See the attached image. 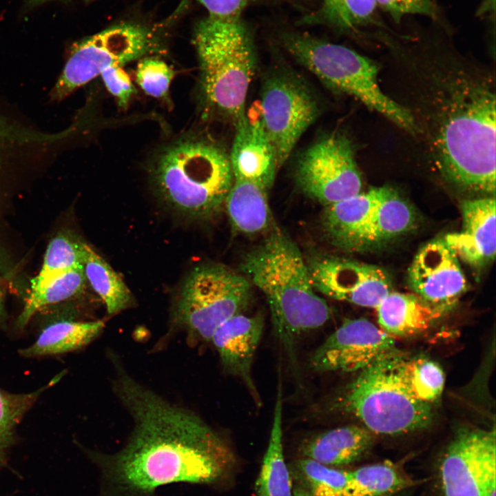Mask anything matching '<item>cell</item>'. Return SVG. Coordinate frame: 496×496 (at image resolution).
Here are the masks:
<instances>
[{
    "mask_svg": "<svg viewBox=\"0 0 496 496\" xmlns=\"http://www.w3.org/2000/svg\"><path fill=\"white\" fill-rule=\"evenodd\" d=\"M260 105V116L280 167L319 116L320 101L303 78L284 68L265 77Z\"/></svg>",
    "mask_w": 496,
    "mask_h": 496,
    "instance_id": "obj_9",
    "label": "cell"
},
{
    "mask_svg": "<svg viewBox=\"0 0 496 496\" xmlns=\"http://www.w3.org/2000/svg\"><path fill=\"white\" fill-rule=\"evenodd\" d=\"M376 6L387 13L395 23L406 15H422L434 23L448 28L434 0H375Z\"/></svg>",
    "mask_w": 496,
    "mask_h": 496,
    "instance_id": "obj_35",
    "label": "cell"
},
{
    "mask_svg": "<svg viewBox=\"0 0 496 496\" xmlns=\"http://www.w3.org/2000/svg\"><path fill=\"white\" fill-rule=\"evenodd\" d=\"M495 482H493L488 488L485 496H495Z\"/></svg>",
    "mask_w": 496,
    "mask_h": 496,
    "instance_id": "obj_39",
    "label": "cell"
},
{
    "mask_svg": "<svg viewBox=\"0 0 496 496\" xmlns=\"http://www.w3.org/2000/svg\"><path fill=\"white\" fill-rule=\"evenodd\" d=\"M174 71L165 62L155 58H145L138 63L136 81L145 94L155 98L167 95Z\"/></svg>",
    "mask_w": 496,
    "mask_h": 496,
    "instance_id": "obj_34",
    "label": "cell"
},
{
    "mask_svg": "<svg viewBox=\"0 0 496 496\" xmlns=\"http://www.w3.org/2000/svg\"><path fill=\"white\" fill-rule=\"evenodd\" d=\"M282 43L296 61L327 86L355 97L403 129H415L410 112L382 91L378 66L369 58L303 33H287Z\"/></svg>",
    "mask_w": 496,
    "mask_h": 496,
    "instance_id": "obj_7",
    "label": "cell"
},
{
    "mask_svg": "<svg viewBox=\"0 0 496 496\" xmlns=\"http://www.w3.org/2000/svg\"><path fill=\"white\" fill-rule=\"evenodd\" d=\"M375 309L380 328L393 338L422 333L447 311L415 293L393 291L387 294Z\"/></svg>",
    "mask_w": 496,
    "mask_h": 496,
    "instance_id": "obj_19",
    "label": "cell"
},
{
    "mask_svg": "<svg viewBox=\"0 0 496 496\" xmlns=\"http://www.w3.org/2000/svg\"><path fill=\"white\" fill-rule=\"evenodd\" d=\"M399 353L395 349L362 369L335 396L331 408L356 417L372 433L395 435L428 425L430 404L415 398L397 375Z\"/></svg>",
    "mask_w": 496,
    "mask_h": 496,
    "instance_id": "obj_6",
    "label": "cell"
},
{
    "mask_svg": "<svg viewBox=\"0 0 496 496\" xmlns=\"http://www.w3.org/2000/svg\"><path fill=\"white\" fill-rule=\"evenodd\" d=\"M288 467L293 496H351L349 471L305 457Z\"/></svg>",
    "mask_w": 496,
    "mask_h": 496,
    "instance_id": "obj_25",
    "label": "cell"
},
{
    "mask_svg": "<svg viewBox=\"0 0 496 496\" xmlns=\"http://www.w3.org/2000/svg\"><path fill=\"white\" fill-rule=\"evenodd\" d=\"M26 159L23 133L15 122L0 114V172Z\"/></svg>",
    "mask_w": 496,
    "mask_h": 496,
    "instance_id": "obj_36",
    "label": "cell"
},
{
    "mask_svg": "<svg viewBox=\"0 0 496 496\" xmlns=\"http://www.w3.org/2000/svg\"><path fill=\"white\" fill-rule=\"evenodd\" d=\"M235 125L229 155L234 178L253 183L267 191L279 167L260 116L254 119L245 114Z\"/></svg>",
    "mask_w": 496,
    "mask_h": 496,
    "instance_id": "obj_17",
    "label": "cell"
},
{
    "mask_svg": "<svg viewBox=\"0 0 496 496\" xmlns=\"http://www.w3.org/2000/svg\"><path fill=\"white\" fill-rule=\"evenodd\" d=\"M204 96L216 110L236 123L245 114V102L256 68L254 41L241 19L207 17L196 29Z\"/></svg>",
    "mask_w": 496,
    "mask_h": 496,
    "instance_id": "obj_5",
    "label": "cell"
},
{
    "mask_svg": "<svg viewBox=\"0 0 496 496\" xmlns=\"http://www.w3.org/2000/svg\"><path fill=\"white\" fill-rule=\"evenodd\" d=\"M240 268L265 296L276 336L293 362L298 339L323 326L331 314L326 300L315 292L298 247L275 229L244 256Z\"/></svg>",
    "mask_w": 496,
    "mask_h": 496,
    "instance_id": "obj_2",
    "label": "cell"
},
{
    "mask_svg": "<svg viewBox=\"0 0 496 496\" xmlns=\"http://www.w3.org/2000/svg\"><path fill=\"white\" fill-rule=\"evenodd\" d=\"M377 9L375 0H322L319 8L302 21L346 32L386 26L378 17Z\"/></svg>",
    "mask_w": 496,
    "mask_h": 496,
    "instance_id": "obj_27",
    "label": "cell"
},
{
    "mask_svg": "<svg viewBox=\"0 0 496 496\" xmlns=\"http://www.w3.org/2000/svg\"><path fill=\"white\" fill-rule=\"evenodd\" d=\"M267 193L253 183L234 179L225 205L235 230L254 234L268 227L271 213Z\"/></svg>",
    "mask_w": 496,
    "mask_h": 496,
    "instance_id": "obj_24",
    "label": "cell"
},
{
    "mask_svg": "<svg viewBox=\"0 0 496 496\" xmlns=\"http://www.w3.org/2000/svg\"><path fill=\"white\" fill-rule=\"evenodd\" d=\"M1 290H0V309H1Z\"/></svg>",
    "mask_w": 496,
    "mask_h": 496,
    "instance_id": "obj_41",
    "label": "cell"
},
{
    "mask_svg": "<svg viewBox=\"0 0 496 496\" xmlns=\"http://www.w3.org/2000/svg\"><path fill=\"white\" fill-rule=\"evenodd\" d=\"M442 496H485L496 480L495 430L459 431L438 467Z\"/></svg>",
    "mask_w": 496,
    "mask_h": 496,
    "instance_id": "obj_12",
    "label": "cell"
},
{
    "mask_svg": "<svg viewBox=\"0 0 496 496\" xmlns=\"http://www.w3.org/2000/svg\"><path fill=\"white\" fill-rule=\"evenodd\" d=\"M316 291L332 299L376 309L391 291L389 274L382 267L331 256L307 262Z\"/></svg>",
    "mask_w": 496,
    "mask_h": 496,
    "instance_id": "obj_13",
    "label": "cell"
},
{
    "mask_svg": "<svg viewBox=\"0 0 496 496\" xmlns=\"http://www.w3.org/2000/svg\"><path fill=\"white\" fill-rule=\"evenodd\" d=\"M282 397L278 386L268 446L256 482L257 496H293L282 444Z\"/></svg>",
    "mask_w": 496,
    "mask_h": 496,
    "instance_id": "obj_23",
    "label": "cell"
},
{
    "mask_svg": "<svg viewBox=\"0 0 496 496\" xmlns=\"http://www.w3.org/2000/svg\"><path fill=\"white\" fill-rule=\"evenodd\" d=\"M114 386L133 421L114 453L89 451L100 472L99 496H156L172 484L223 487L236 468L227 440L197 414L143 386L121 366Z\"/></svg>",
    "mask_w": 496,
    "mask_h": 496,
    "instance_id": "obj_1",
    "label": "cell"
},
{
    "mask_svg": "<svg viewBox=\"0 0 496 496\" xmlns=\"http://www.w3.org/2000/svg\"><path fill=\"white\" fill-rule=\"evenodd\" d=\"M372 441V433L364 426L347 425L309 437L299 451L301 457L340 468L359 460Z\"/></svg>",
    "mask_w": 496,
    "mask_h": 496,
    "instance_id": "obj_21",
    "label": "cell"
},
{
    "mask_svg": "<svg viewBox=\"0 0 496 496\" xmlns=\"http://www.w3.org/2000/svg\"><path fill=\"white\" fill-rule=\"evenodd\" d=\"M100 75L107 90L117 99L119 105L125 107L135 92V87L122 66H110Z\"/></svg>",
    "mask_w": 496,
    "mask_h": 496,
    "instance_id": "obj_37",
    "label": "cell"
},
{
    "mask_svg": "<svg viewBox=\"0 0 496 496\" xmlns=\"http://www.w3.org/2000/svg\"><path fill=\"white\" fill-rule=\"evenodd\" d=\"M390 188L380 187L360 192L325 207L322 216V226L330 243L347 251Z\"/></svg>",
    "mask_w": 496,
    "mask_h": 496,
    "instance_id": "obj_20",
    "label": "cell"
},
{
    "mask_svg": "<svg viewBox=\"0 0 496 496\" xmlns=\"http://www.w3.org/2000/svg\"><path fill=\"white\" fill-rule=\"evenodd\" d=\"M462 227L444 239L458 258L474 268L493 261L496 251L495 196L468 199L461 204Z\"/></svg>",
    "mask_w": 496,
    "mask_h": 496,
    "instance_id": "obj_18",
    "label": "cell"
},
{
    "mask_svg": "<svg viewBox=\"0 0 496 496\" xmlns=\"http://www.w3.org/2000/svg\"><path fill=\"white\" fill-rule=\"evenodd\" d=\"M349 473L351 496H391L411 484L402 471L389 462L362 466Z\"/></svg>",
    "mask_w": 496,
    "mask_h": 496,
    "instance_id": "obj_31",
    "label": "cell"
},
{
    "mask_svg": "<svg viewBox=\"0 0 496 496\" xmlns=\"http://www.w3.org/2000/svg\"><path fill=\"white\" fill-rule=\"evenodd\" d=\"M86 280L105 304L109 316L116 314L133 302L131 291L111 266L90 245L82 242Z\"/></svg>",
    "mask_w": 496,
    "mask_h": 496,
    "instance_id": "obj_28",
    "label": "cell"
},
{
    "mask_svg": "<svg viewBox=\"0 0 496 496\" xmlns=\"http://www.w3.org/2000/svg\"><path fill=\"white\" fill-rule=\"evenodd\" d=\"M251 287L245 276L222 265L197 266L180 287L173 320L192 336L210 342L223 322L246 308Z\"/></svg>",
    "mask_w": 496,
    "mask_h": 496,
    "instance_id": "obj_8",
    "label": "cell"
},
{
    "mask_svg": "<svg viewBox=\"0 0 496 496\" xmlns=\"http://www.w3.org/2000/svg\"><path fill=\"white\" fill-rule=\"evenodd\" d=\"M207 10L208 17L217 19H241V14L249 5L263 0H198Z\"/></svg>",
    "mask_w": 496,
    "mask_h": 496,
    "instance_id": "obj_38",
    "label": "cell"
},
{
    "mask_svg": "<svg viewBox=\"0 0 496 496\" xmlns=\"http://www.w3.org/2000/svg\"><path fill=\"white\" fill-rule=\"evenodd\" d=\"M154 176L165 203L194 219L218 212L234 180L229 155L213 143L198 141L182 142L166 149Z\"/></svg>",
    "mask_w": 496,
    "mask_h": 496,
    "instance_id": "obj_4",
    "label": "cell"
},
{
    "mask_svg": "<svg viewBox=\"0 0 496 496\" xmlns=\"http://www.w3.org/2000/svg\"><path fill=\"white\" fill-rule=\"evenodd\" d=\"M396 371L411 394L422 402L430 404L443 391L444 373L437 364L430 360L421 358L407 359L399 353Z\"/></svg>",
    "mask_w": 496,
    "mask_h": 496,
    "instance_id": "obj_29",
    "label": "cell"
},
{
    "mask_svg": "<svg viewBox=\"0 0 496 496\" xmlns=\"http://www.w3.org/2000/svg\"><path fill=\"white\" fill-rule=\"evenodd\" d=\"M451 105L437 143L446 179L468 192H495V96L488 89L467 90Z\"/></svg>",
    "mask_w": 496,
    "mask_h": 496,
    "instance_id": "obj_3",
    "label": "cell"
},
{
    "mask_svg": "<svg viewBox=\"0 0 496 496\" xmlns=\"http://www.w3.org/2000/svg\"><path fill=\"white\" fill-rule=\"evenodd\" d=\"M60 378V375L54 378L45 386L30 393L12 394L0 389V458L10 444L14 430L24 414L39 395Z\"/></svg>",
    "mask_w": 496,
    "mask_h": 496,
    "instance_id": "obj_33",
    "label": "cell"
},
{
    "mask_svg": "<svg viewBox=\"0 0 496 496\" xmlns=\"http://www.w3.org/2000/svg\"><path fill=\"white\" fill-rule=\"evenodd\" d=\"M416 214L411 205L390 188L347 251H363L380 246L409 231Z\"/></svg>",
    "mask_w": 496,
    "mask_h": 496,
    "instance_id": "obj_22",
    "label": "cell"
},
{
    "mask_svg": "<svg viewBox=\"0 0 496 496\" xmlns=\"http://www.w3.org/2000/svg\"><path fill=\"white\" fill-rule=\"evenodd\" d=\"M45 1H47V0H30V1L33 3H37L43 2Z\"/></svg>",
    "mask_w": 496,
    "mask_h": 496,
    "instance_id": "obj_40",
    "label": "cell"
},
{
    "mask_svg": "<svg viewBox=\"0 0 496 496\" xmlns=\"http://www.w3.org/2000/svg\"><path fill=\"white\" fill-rule=\"evenodd\" d=\"M86 280L82 265L62 273L37 289L31 291L23 311L17 318V327H25L42 307L68 300L81 293L85 288Z\"/></svg>",
    "mask_w": 496,
    "mask_h": 496,
    "instance_id": "obj_30",
    "label": "cell"
},
{
    "mask_svg": "<svg viewBox=\"0 0 496 496\" xmlns=\"http://www.w3.org/2000/svg\"><path fill=\"white\" fill-rule=\"evenodd\" d=\"M407 277L414 293L446 309L467 288L459 258L444 238L431 240L418 251Z\"/></svg>",
    "mask_w": 496,
    "mask_h": 496,
    "instance_id": "obj_15",
    "label": "cell"
},
{
    "mask_svg": "<svg viewBox=\"0 0 496 496\" xmlns=\"http://www.w3.org/2000/svg\"><path fill=\"white\" fill-rule=\"evenodd\" d=\"M101 320L79 322L60 320L45 327L33 344L20 351L27 358L56 355L79 349L92 342L101 332Z\"/></svg>",
    "mask_w": 496,
    "mask_h": 496,
    "instance_id": "obj_26",
    "label": "cell"
},
{
    "mask_svg": "<svg viewBox=\"0 0 496 496\" xmlns=\"http://www.w3.org/2000/svg\"><path fill=\"white\" fill-rule=\"evenodd\" d=\"M263 327L260 314H236L215 331L210 341L226 373L240 379L258 405L260 397L251 376V366Z\"/></svg>",
    "mask_w": 496,
    "mask_h": 496,
    "instance_id": "obj_16",
    "label": "cell"
},
{
    "mask_svg": "<svg viewBox=\"0 0 496 496\" xmlns=\"http://www.w3.org/2000/svg\"><path fill=\"white\" fill-rule=\"evenodd\" d=\"M293 176L301 192L324 207L353 196L362 189L352 145L338 133L304 149L297 158Z\"/></svg>",
    "mask_w": 496,
    "mask_h": 496,
    "instance_id": "obj_11",
    "label": "cell"
},
{
    "mask_svg": "<svg viewBox=\"0 0 496 496\" xmlns=\"http://www.w3.org/2000/svg\"><path fill=\"white\" fill-rule=\"evenodd\" d=\"M153 39L147 29L125 23L74 43L52 89L51 99L61 101L107 68L139 58L151 49Z\"/></svg>",
    "mask_w": 496,
    "mask_h": 496,
    "instance_id": "obj_10",
    "label": "cell"
},
{
    "mask_svg": "<svg viewBox=\"0 0 496 496\" xmlns=\"http://www.w3.org/2000/svg\"><path fill=\"white\" fill-rule=\"evenodd\" d=\"M394 338L369 320H345L309 358L312 369L319 373L361 371L394 350Z\"/></svg>",
    "mask_w": 496,
    "mask_h": 496,
    "instance_id": "obj_14",
    "label": "cell"
},
{
    "mask_svg": "<svg viewBox=\"0 0 496 496\" xmlns=\"http://www.w3.org/2000/svg\"><path fill=\"white\" fill-rule=\"evenodd\" d=\"M82 242L66 233L55 236L47 247L39 274L32 281L31 291L62 273L83 265Z\"/></svg>",
    "mask_w": 496,
    "mask_h": 496,
    "instance_id": "obj_32",
    "label": "cell"
}]
</instances>
